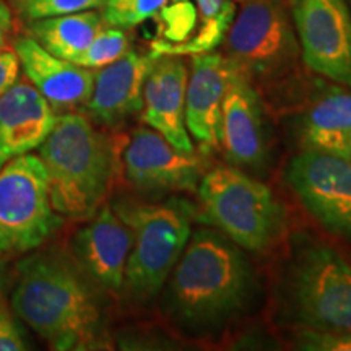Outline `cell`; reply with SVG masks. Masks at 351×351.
I'll use <instances>...</instances> for the list:
<instances>
[{
    "label": "cell",
    "mask_w": 351,
    "mask_h": 351,
    "mask_svg": "<svg viewBox=\"0 0 351 351\" xmlns=\"http://www.w3.org/2000/svg\"><path fill=\"white\" fill-rule=\"evenodd\" d=\"M12 309L57 351L109 346L91 282L67 254L46 251L19 263Z\"/></svg>",
    "instance_id": "obj_1"
},
{
    "label": "cell",
    "mask_w": 351,
    "mask_h": 351,
    "mask_svg": "<svg viewBox=\"0 0 351 351\" xmlns=\"http://www.w3.org/2000/svg\"><path fill=\"white\" fill-rule=\"evenodd\" d=\"M168 280L171 314L191 328L226 322L256 293V275L243 249L208 228L192 232Z\"/></svg>",
    "instance_id": "obj_2"
},
{
    "label": "cell",
    "mask_w": 351,
    "mask_h": 351,
    "mask_svg": "<svg viewBox=\"0 0 351 351\" xmlns=\"http://www.w3.org/2000/svg\"><path fill=\"white\" fill-rule=\"evenodd\" d=\"M38 152L60 217L88 219L106 204L121 169V147L85 114H59Z\"/></svg>",
    "instance_id": "obj_3"
},
{
    "label": "cell",
    "mask_w": 351,
    "mask_h": 351,
    "mask_svg": "<svg viewBox=\"0 0 351 351\" xmlns=\"http://www.w3.org/2000/svg\"><path fill=\"white\" fill-rule=\"evenodd\" d=\"M112 208L134 236L122 291L132 301H150L168 282L186 249L192 234L194 208L184 200L166 204L121 200Z\"/></svg>",
    "instance_id": "obj_4"
},
{
    "label": "cell",
    "mask_w": 351,
    "mask_h": 351,
    "mask_svg": "<svg viewBox=\"0 0 351 351\" xmlns=\"http://www.w3.org/2000/svg\"><path fill=\"white\" fill-rule=\"evenodd\" d=\"M197 191L202 221L217 228L244 251H267L282 234V204L265 184L241 169L219 166L208 171Z\"/></svg>",
    "instance_id": "obj_5"
},
{
    "label": "cell",
    "mask_w": 351,
    "mask_h": 351,
    "mask_svg": "<svg viewBox=\"0 0 351 351\" xmlns=\"http://www.w3.org/2000/svg\"><path fill=\"white\" fill-rule=\"evenodd\" d=\"M285 296L300 326L351 333V265L333 249H302L289 267Z\"/></svg>",
    "instance_id": "obj_6"
},
{
    "label": "cell",
    "mask_w": 351,
    "mask_h": 351,
    "mask_svg": "<svg viewBox=\"0 0 351 351\" xmlns=\"http://www.w3.org/2000/svg\"><path fill=\"white\" fill-rule=\"evenodd\" d=\"M62 225L41 158L26 153L0 169V256L41 247Z\"/></svg>",
    "instance_id": "obj_7"
},
{
    "label": "cell",
    "mask_w": 351,
    "mask_h": 351,
    "mask_svg": "<svg viewBox=\"0 0 351 351\" xmlns=\"http://www.w3.org/2000/svg\"><path fill=\"white\" fill-rule=\"evenodd\" d=\"M226 57L249 80H275L296 67L301 51L280 0H249L225 38Z\"/></svg>",
    "instance_id": "obj_8"
},
{
    "label": "cell",
    "mask_w": 351,
    "mask_h": 351,
    "mask_svg": "<svg viewBox=\"0 0 351 351\" xmlns=\"http://www.w3.org/2000/svg\"><path fill=\"white\" fill-rule=\"evenodd\" d=\"M291 19L307 69L351 86V13L345 0H291Z\"/></svg>",
    "instance_id": "obj_9"
},
{
    "label": "cell",
    "mask_w": 351,
    "mask_h": 351,
    "mask_svg": "<svg viewBox=\"0 0 351 351\" xmlns=\"http://www.w3.org/2000/svg\"><path fill=\"white\" fill-rule=\"evenodd\" d=\"M287 181L320 225L333 234L351 239V163L348 160L306 148L288 165Z\"/></svg>",
    "instance_id": "obj_10"
},
{
    "label": "cell",
    "mask_w": 351,
    "mask_h": 351,
    "mask_svg": "<svg viewBox=\"0 0 351 351\" xmlns=\"http://www.w3.org/2000/svg\"><path fill=\"white\" fill-rule=\"evenodd\" d=\"M121 168L125 181L143 192L195 191L202 179L199 158L178 150L152 127L132 132L122 148Z\"/></svg>",
    "instance_id": "obj_11"
},
{
    "label": "cell",
    "mask_w": 351,
    "mask_h": 351,
    "mask_svg": "<svg viewBox=\"0 0 351 351\" xmlns=\"http://www.w3.org/2000/svg\"><path fill=\"white\" fill-rule=\"evenodd\" d=\"M234 0H169L161 16V36L153 56H195L217 49L234 20Z\"/></svg>",
    "instance_id": "obj_12"
},
{
    "label": "cell",
    "mask_w": 351,
    "mask_h": 351,
    "mask_svg": "<svg viewBox=\"0 0 351 351\" xmlns=\"http://www.w3.org/2000/svg\"><path fill=\"white\" fill-rule=\"evenodd\" d=\"M134 236L124 219L104 204L88 218L70 243L73 262L91 283L111 293L122 291Z\"/></svg>",
    "instance_id": "obj_13"
},
{
    "label": "cell",
    "mask_w": 351,
    "mask_h": 351,
    "mask_svg": "<svg viewBox=\"0 0 351 351\" xmlns=\"http://www.w3.org/2000/svg\"><path fill=\"white\" fill-rule=\"evenodd\" d=\"M155 56L129 49L112 64L95 70L93 88L85 104V116L108 129L117 127L142 112L143 83Z\"/></svg>",
    "instance_id": "obj_14"
},
{
    "label": "cell",
    "mask_w": 351,
    "mask_h": 351,
    "mask_svg": "<svg viewBox=\"0 0 351 351\" xmlns=\"http://www.w3.org/2000/svg\"><path fill=\"white\" fill-rule=\"evenodd\" d=\"M219 147L231 165L258 168L267 158L262 103L252 82L236 67L219 117Z\"/></svg>",
    "instance_id": "obj_15"
},
{
    "label": "cell",
    "mask_w": 351,
    "mask_h": 351,
    "mask_svg": "<svg viewBox=\"0 0 351 351\" xmlns=\"http://www.w3.org/2000/svg\"><path fill=\"white\" fill-rule=\"evenodd\" d=\"M189 69L181 56H155L143 83L142 121L174 145L194 153L186 125V90Z\"/></svg>",
    "instance_id": "obj_16"
},
{
    "label": "cell",
    "mask_w": 351,
    "mask_h": 351,
    "mask_svg": "<svg viewBox=\"0 0 351 351\" xmlns=\"http://www.w3.org/2000/svg\"><path fill=\"white\" fill-rule=\"evenodd\" d=\"M13 49L19 56L26 80L46 98L57 114L85 108L93 88L95 70L51 54L29 34L16 38Z\"/></svg>",
    "instance_id": "obj_17"
},
{
    "label": "cell",
    "mask_w": 351,
    "mask_h": 351,
    "mask_svg": "<svg viewBox=\"0 0 351 351\" xmlns=\"http://www.w3.org/2000/svg\"><path fill=\"white\" fill-rule=\"evenodd\" d=\"M186 90V125L204 152L219 147V117L234 64L217 51L191 56Z\"/></svg>",
    "instance_id": "obj_18"
},
{
    "label": "cell",
    "mask_w": 351,
    "mask_h": 351,
    "mask_svg": "<svg viewBox=\"0 0 351 351\" xmlns=\"http://www.w3.org/2000/svg\"><path fill=\"white\" fill-rule=\"evenodd\" d=\"M57 114L29 82L19 80L0 96V169L41 147Z\"/></svg>",
    "instance_id": "obj_19"
},
{
    "label": "cell",
    "mask_w": 351,
    "mask_h": 351,
    "mask_svg": "<svg viewBox=\"0 0 351 351\" xmlns=\"http://www.w3.org/2000/svg\"><path fill=\"white\" fill-rule=\"evenodd\" d=\"M301 137L307 150L343 158L351 140V91L332 88L320 96L302 121Z\"/></svg>",
    "instance_id": "obj_20"
},
{
    "label": "cell",
    "mask_w": 351,
    "mask_h": 351,
    "mask_svg": "<svg viewBox=\"0 0 351 351\" xmlns=\"http://www.w3.org/2000/svg\"><path fill=\"white\" fill-rule=\"evenodd\" d=\"M104 25L101 12L85 10L33 20L28 32L51 54L73 62Z\"/></svg>",
    "instance_id": "obj_21"
},
{
    "label": "cell",
    "mask_w": 351,
    "mask_h": 351,
    "mask_svg": "<svg viewBox=\"0 0 351 351\" xmlns=\"http://www.w3.org/2000/svg\"><path fill=\"white\" fill-rule=\"evenodd\" d=\"M129 49L130 39L127 36L125 29L104 25L98 34L91 39L86 49L73 62L82 65V67L96 70L108 64H112L114 60L124 56Z\"/></svg>",
    "instance_id": "obj_22"
},
{
    "label": "cell",
    "mask_w": 351,
    "mask_h": 351,
    "mask_svg": "<svg viewBox=\"0 0 351 351\" xmlns=\"http://www.w3.org/2000/svg\"><path fill=\"white\" fill-rule=\"evenodd\" d=\"M169 0H104L101 16L104 23L130 29L155 19Z\"/></svg>",
    "instance_id": "obj_23"
},
{
    "label": "cell",
    "mask_w": 351,
    "mask_h": 351,
    "mask_svg": "<svg viewBox=\"0 0 351 351\" xmlns=\"http://www.w3.org/2000/svg\"><path fill=\"white\" fill-rule=\"evenodd\" d=\"M103 3L104 0H16V8L25 20L33 21L47 16L93 10Z\"/></svg>",
    "instance_id": "obj_24"
},
{
    "label": "cell",
    "mask_w": 351,
    "mask_h": 351,
    "mask_svg": "<svg viewBox=\"0 0 351 351\" xmlns=\"http://www.w3.org/2000/svg\"><path fill=\"white\" fill-rule=\"evenodd\" d=\"M295 343L304 351H351V333L302 327Z\"/></svg>",
    "instance_id": "obj_25"
},
{
    "label": "cell",
    "mask_w": 351,
    "mask_h": 351,
    "mask_svg": "<svg viewBox=\"0 0 351 351\" xmlns=\"http://www.w3.org/2000/svg\"><path fill=\"white\" fill-rule=\"evenodd\" d=\"M26 343L21 330L5 307L0 306V351H23Z\"/></svg>",
    "instance_id": "obj_26"
},
{
    "label": "cell",
    "mask_w": 351,
    "mask_h": 351,
    "mask_svg": "<svg viewBox=\"0 0 351 351\" xmlns=\"http://www.w3.org/2000/svg\"><path fill=\"white\" fill-rule=\"evenodd\" d=\"M20 60L15 49L0 47V96L19 82Z\"/></svg>",
    "instance_id": "obj_27"
},
{
    "label": "cell",
    "mask_w": 351,
    "mask_h": 351,
    "mask_svg": "<svg viewBox=\"0 0 351 351\" xmlns=\"http://www.w3.org/2000/svg\"><path fill=\"white\" fill-rule=\"evenodd\" d=\"M13 32V13L3 0H0V47H7Z\"/></svg>",
    "instance_id": "obj_28"
},
{
    "label": "cell",
    "mask_w": 351,
    "mask_h": 351,
    "mask_svg": "<svg viewBox=\"0 0 351 351\" xmlns=\"http://www.w3.org/2000/svg\"><path fill=\"white\" fill-rule=\"evenodd\" d=\"M343 158H345V160H348L350 163H351V140L348 142V145H346L345 153H343Z\"/></svg>",
    "instance_id": "obj_29"
},
{
    "label": "cell",
    "mask_w": 351,
    "mask_h": 351,
    "mask_svg": "<svg viewBox=\"0 0 351 351\" xmlns=\"http://www.w3.org/2000/svg\"><path fill=\"white\" fill-rule=\"evenodd\" d=\"M238 2H249V0H238Z\"/></svg>",
    "instance_id": "obj_30"
}]
</instances>
